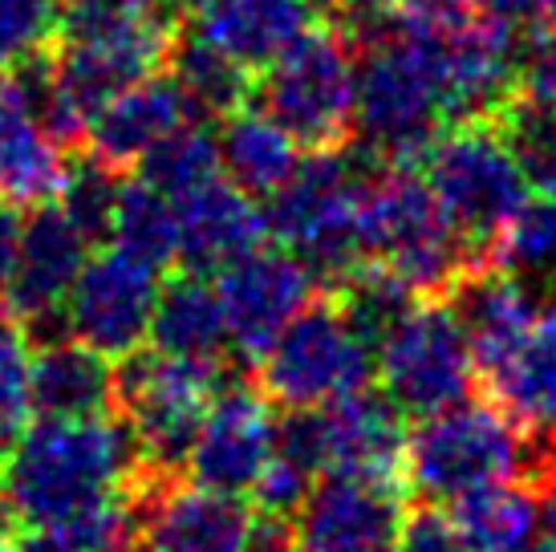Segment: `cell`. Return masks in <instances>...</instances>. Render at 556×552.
Here are the masks:
<instances>
[{"label": "cell", "instance_id": "37", "mask_svg": "<svg viewBox=\"0 0 556 552\" xmlns=\"http://www.w3.org/2000/svg\"><path fill=\"white\" fill-rule=\"evenodd\" d=\"M520 93L556 106V13L536 21L520 46Z\"/></svg>", "mask_w": 556, "mask_h": 552}, {"label": "cell", "instance_id": "12", "mask_svg": "<svg viewBox=\"0 0 556 552\" xmlns=\"http://www.w3.org/2000/svg\"><path fill=\"white\" fill-rule=\"evenodd\" d=\"M135 504V549L139 552H244L252 512L240 495L212 491L187 479H126Z\"/></svg>", "mask_w": 556, "mask_h": 552}, {"label": "cell", "instance_id": "39", "mask_svg": "<svg viewBox=\"0 0 556 552\" xmlns=\"http://www.w3.org/2000/svg\"><path fill=\"white\" fill-rule=\"evenodd\" d=\"M476 4L479 13L500 21V25H508V29H516V25H536V21L556 13V0H476Z\"/></svg>", "mask_w": 556, "mask_h": 552}, {"label": "cell", "instance_id": "6", "mask_svg": "<svg viewBox=\"0 0 556 552\" xmlns=\"http://www.w3.org/2000/svg\"><path fill=\"white\" fill-rule=\"evenodd\" d=\"M366 171L350 163V142L333 151H313L296 163L293 179L280 187L268 208V236L296 252L313 273L317 289H338L366 261L357 231V196Z\"/></svg>", "mask_w": 556, "mask_h": 552}, {"label": "cell", "instance_id": "14", "mask_svg": "<svg viewBox=\"0 0 556 552\" xmlns=\"http://www.w3.org/2000/svg\"><path fill=\"white\" fill-rule=\"evenodd\" d=\"M216 289L228 313L232 350L256 366L277 334L309 305L317 280L289 248H252L216 273Z\"/></svg>", "mask_w": 556, "mask_h": 552}, {"label": "cell", "instance_id": "42", "mask_svg": "<svg viewBox=\"0 0 556 552\" xmlns=\"http://www.w3.org/2000/svg\"><path fill=\"white\" fill-rule=\"evenodd\" d=\"M13 544H16V552H65L58 540L49 537L46 528H29V532H25V537H16Z\"/></svg>", "mask_w": 556, "mask_h": 552}, {"label": "cell", "instance_id": "2", "mask_svg": "<svg viewBox=\"0 0 556 552\" xmlns=\"http://www.w3.org/2000/svg\"><path fill=\"white\" fill-rule=\"evenodd\" d=\"M548 460V443L528 435L504 406L492 399H464L418 418L406 435V495L443 507L488 484L532 479Z\"/></svg>", "mask_w": 556, "mask_h": 552}, {"label": "cell", "instance_id": "21", "mask_svg": "<svg viewBox=\"0 0 556 552\" xmlns=\"http://www.w3.org/2000/svg\"><path fill=\"white\" fill-rule=\"evenodd\" d=\"M195 118H200V110L184 93V86L175 81V74H159L155 70V74L130 81L126 90H118L106 106L98 110L86 147L114 167H139V159L155 147L159 138H167L170 130L195 123Z\"/></svg>", "mask_w": 556, "mask_h": 552}, {"label": "cell", "instance_id": "34", "mask_svg": "<svg viewBox=\"0 0 556 552\" xmlns=\"http://www.w3.org/2000/svg\"><path fill=\"white\" fill-rule=\"evenodd\" d=\"M65 0H0V70L49 53L62 29Z\"/></svg>", "mask_w": 556, "mask_h": 552}, {"label": "cell", "instance_id": "29", "mask_svg": "<svg viewBox=\"0 0 556 552\" xmlns=\"http://www.w3.org/2000/svg\"><path fill=\"white\" fill-rule=\"evenodd\" d=\"M114 248L147 261L151 268H170L179 264V215L175 200H167L159 187L147 179H126L118 208H114V228H110Z\"/></svg>", "mask_w": 556, "mask_h": 552}, {"label": "cell", "instance_id": "32", "mask_svg": "<svg viewBox=\"0 0 556 552\" xmlns=\"http://www.w3.org/2000/svg\"><path fill=\"white\" fill-rule=\"evenodd\" d=\"M123 184V167H114V163H106V159H98L90 151L65 167L58 208L74 219V228L90 244H102V240H110V228H114V208H118Z\"/></svg>", "mask_w": 556, "mask_h": 552}, {"label": "cell", "instance_id": "15", "mask_svg": "<svg viewBox=\"0 0 556 552\" xmlns=\"http://www.w3.org/2000/svg\"><path fill=\"white\" fill-rule=\"evenodd\" d=\"M277 455V402L261 386L228 382L200 423L187 476L212 491L248 495Z\"/></svg>", "mask_w": 556, "mask_h": 552}, {"label": "cell", "instance_id": "11", "mask_svg": "<svg viewBox=\"0 0 556 552\" xmlns=\"http://www.w3.org/2000/svg\"><path fill=\"white\" fill-rule=\"evenodd\" d=\"M90 240L74 228V219L58 203H41L21 224L16 268L4 289V305L21 322L29 350L49 341L74 338L65 317V297L78 280L81 264L90 261Z\"/></svg>", "mask_w": 556, "mask_h": 552}, {"label": "cell", "instance_id": "43", "mask_svg": "<svg viewBox=\"0 0 556 552\" xmlns=\"http://www.w3.org/2000/svg\"><path fill=\"white\" fill-rule=\"evenodd\" d=\"M142 4H151V9H159V13H175V9H184L187 0H142Z\"/></svg>", "mask_w": 556, "mask_h": 552}, {"label": "cell", "instance_id": "27", "mask_svg": "<svg viewBox=\"0 0 556 552\" xmlns=\"http://www.w3.org/2000/svg\"><path fill=\"white\" fill-rule=\"evenodd\" d=\"M447 507L467 552H536V500L516 479L467 491Z\"/></svg>", "mask_w": 556, "mask_h": 552}, {"label": "cell", "instance_id": "30", "mask_svg": "<svg viewBox=\"0 0 556 552\" xmlns=\"http://www.w3.org/2000/svg\"><path fill=\"white\" fill-rule=\"evenodd\" d=\"M536 196H556V106L516 93L492 118Z\"/></svg>", "mask_w": 556, "mask_h": 552}, {"label": "cell", "instance_id": "17", "mask_svg": "<svg viewBox=\"0 0 556 552\" xmlns=\"http://www.w3.org/2000/svg\"><path fill=\"white\" fill-rule=\"evenodd\" d=\"M325 476H357L406 491V414L387 390H350L321 402Z\"/></svg>", "mask_w": 556, "mask_h": 552}, {"label": "cell", "instance_id": "7", "mask_svg": "<svg viewBox=\"0 0 556 552\" xmlns=\"http://www.w3.org/2000/svg\"><path fill=\"white\" fill-rule=\"evenodd\" d=\"M261 110H268L296 147L333 151L354 142L357 49L338 25L301 33L256 81Z\"/></svg>", "mask_w": 556, "mask_h": 552}, {"label": "cell", "instance_id": "25", "mask_svg": "<svg viewBox=\"0 0 556 552\" xmlns=\"http://www.w3.org/2000/svg\"><path fill=\"white\" fill-rule=\"evenodd\" d=\"M65 151L53 142L41 118L0 93V203L41 208L53 203L65 179Z\"/></svg>", "mask_w": 556, "mask_h": 552}, {"label": "cell", "instance_id": "40", "mask_svg": "<svg viewBox=\"0 0 556 552\" xmlns=\"http://www.w3.org/2000/svg\"><path fill=\"white\" fill-rule=\"evenodd\" d=\"M528 488L536 500V528L548 544H556V460L544 463L541 472L528 479Z\"/></svg>", "mask_w": 556, "mask_h": 552}, {"label": "cell", "instance_id": "38", "mask_svg": "<svg viewBox=\"0 0 556 552\" xmlns=\"http://www.w3.org/2000/svg\"><path fill=\"white\" fill-rule=\"evenodd\" d=\"M394 552H467V544L451 520V512H443L439 504H415L406 507Z\"/></svg>", "mask_w": 556, "mask_h": 552}, {"label": "cell", "instance_id": "5", "mask_svg": "<svg viewBox=\"0 0 556 552\" xmlns=\"http://www.w3.org/2000/svg\"><path fill=\"white\" fill-rule=\"evenodd\" d=\"M236 382L224 362H187L159 350H135L114 366V414H123L139 472L155 479H184L191 447L212 399Z\"/></svg>", "mask_w": 556, "mask_h": 552}, {"label": "cell", "instance_id": "44", "mask_svg": "<svg viewBox=\"0 0 556 552\" xmlns=\"http://www.w3.org/2000/svg\"><path fill=\"white\" fill-rule=\"evenodd\" d=\"M0 552H16V544H13V537H9V532H0Z\"/></svg>", "mask_w": 556, "mask_h": 552}, {"label": "cell", "instance_id": "23", "mask_svg": "<svg viewBox=\"0 0 556 552\" xmlns=\"http://www.w3.org/2000/svg\"><path fill=\"white\" fill-rule=\"evenodd\" d=\"M29 402L37 418L114 414V366L78 338L29 350Z\"/></svg>", "mask_w": 556, "mask_h": 552}, {"label": "cell", "instance_id": "9", "mask_svg": "<svg viewBox=\"0 0 556 552\" xmlns=\"http://www.w3.org/2000/svg\"><path fill=\"white\" fill-rule=\"evenodd\" d=\"M422 167L451 224L476 248L479 261L488 264L500 231L508 228L511 215L525 208L532 191L504 135L495 130L492 118L455 123L439 135Z\"/></svg>", "mask_w": 556, "mask_h": 552}, {"label": "cell", "instance_id": "35", "mask_svg": "<svg viewBox=\"0 0 556 552\" xmlns=\"http://www.w3.org/2000/svg\"><path fill=\"white\" fill-rule=\"evenodd\" d=\"M476 0H394L390 25L422 46H447L479 21Z\"/></svg>", "mask_w": 556, "mask_h": 552}, {"label": "cell", "instance_id": "45", "mask_svg": "<svg viewBox=\"0 0 556 552\" xmlns=\"http://www.w3.org/2000/svg\"><path fill=\"white\" fill-rule=\"evenodd\" d=\"M536 552H556V544H548V540H544V544H541Z\"/></svg>", "mask_w": 556, "mask_h": 552}, {"label": "cell", "instance_id": "24", "mask_svg": "<svg viewBox=\"0 0 556 552\" xmlns=\"http://www.w3.org/2000/svg\"><path fill=\"white\" fill-rule=\"evenodd\" d=\"M151 350L187 357V362H224V350L232 346L228 313L219 301V289L207 285L203 273H179L159 289L155 313H151Z\"/></svg>", "mask_w": 556, "mask_h": 552}, {"label": "cell", "instance_id": "26", "mask_svg": "<svg viewBox=\"0 0 556 552\" xmlns=\"http://www.w3.org/2000/svg\"><path fill=\"white\" fill-rule=\"evenodd\" d=\"M219 171L252 200H273L296 171V138L268 110H232L219 123Z\"/></svg>", "mask_w": 556, "mask_h": 552}, {"label": "cell", "instance_id": "13", "mask_svg": "<svg viewBox=\"0 0 556 552\" xmlns=\"http://www.w3.org/2000/svg\"><path fill=\"white\" fill-rule=\"evenodd\" d=\"M159 268L130 256L123 248L98 252L81 264L74 289L65 297L70 334L90 350L118 362L135 353L151 334V313L159 301Z\"/></svg>", "mask_w": 556, "mask_h": 552}, {"label": "cell", "instance_id": "20", "mask_svg": "<svg viewBox=\"0 0 556 552\" xmlns=\"http://www.w3.org/2000/svg\"><path fill=\"white\" fill-rule=\"evenodd\" d=\"M184 29L261 74L313 29L309 0H187Z\"/></svg>", "mask_w": 556, "mask_h": 552}, {"label": "cell", "instance_id": "28", "mask_svg": "<svg viewBox=\"0 0 556 552\" xmlns=\"http://www.w3.org/2000/svg\"><path fill=\"white\" fill-rule=\"evenodd\" d=\"M167 65L175 81L184 86V93L195 102L200 114H232V110L248 106V98L256 93V77L240 62H232L228 53H219L216 46H207L203 37L191 29H175L170 41Z\"/></svg>", "mask_w": 556, "mask_h": 552}, {"label": "cell", "instance_id": "4", "mask_svg": "<svg viewBox=\"0 0 556 552\" xmlns=\"http://www.w3.org/2000/svg\"><path fill=\"white\" fill-rule=\"evenodd\" d=\"M439 53L410 37H382L362 49L354 130L374 167H422L443 135Z\"/></svg>", "mask_w": 556, "mask_h": 552}, {"label": "cell", "instance_id": "3", "mask_svg": "<svg viewBox=\"0 0 556 552\" xmlns=\"http://www.w3.org/2000/svg\"><path fill=\"white\" fill-rule=\"evenodd\" d=\"M357 231L366 261L387 264L415 297H451L455 285L483 264L415 167L366 171L357 196Z\"/></svg>", "mask_w": 556, "mask_h": 552}, {"label": "cell", "instance_id": "33", "mask_svg": "<svg viewBox=\"0 0 556 552\" xmlns=\"http://www.w3.org/2000/svg\"><path fill=\"white\" fill-rule=\"evenodd\" d=\"M488 264L508 268L516 276L528 273H553L556 268V196L528 200L520 212L511 215V224L500 231L492 244Z\"/></svg>", "mask_w": 556, "mask_h": 552}, {"label": "cell", "instance_id": "8", "mask_svg": "<svg viewBox=\"0 0 556 552\" xmlns=\"http://www.w3.org/2000/svg\"><path fill=\"white\" fill-rule=\"evenodd\" d=\"M374 369H378V353L345 322L338 297L321 289L280 329L252 374L268 399L293 411V406H321L370 386Z\"/></svg>", "mask_w": 556, "mask_h": 552}, {"label": "cell", "instance_id": "19", "mask_svg": "<svg viewBox=\"0 0 556 552\" xmlns=\"http://www.w3.org/2000/svg\"><path fill=\"white\" fill-rule=\"evenodd\" d=\"M179 215V268L187 273H219L244 252L268 240V212L232 179H207L195 191L175 200Z\"/></svg>", "mask_w": 556, "mask_h": 552}, {"label": "cell", "instance_id": "22", "mask_svg": "<svg viewBox=\"0 0 556 552\" xmlns=\"http://www.w3.org/2000/svg\"><path fill=\"white\" fill-rule=\"evenodd\" d=\"M483 394L528 430V435H553L556 430V305H541L516 341L495 366L476 378Z\"/></svg>", "mask_w": 556, "mask_h": 552}, {"label": "cell", "instance_id": "16", "mask_svg": "<svg viewBox=\"0 0 556 552\" xmlns=\"http://www.w3.org/2000/svg\"><path fill=\"white\" fill-rule=\"evenodd\" d=\"M406 491L357 476H321L296 512V552H394Z\"/></svg>", "mask_w": 556, "mask_h": 552}, {"label": "cell", "instance_id": "36", "mask_svg": "<svg viewBox=\"0 0 556 552\" xmlns=\"http://www.w3.org/2000/svg\"><path fill=\"white\" fill-rule=\"evenodd\" d=\"M313 488V476L305 467H296L293 460L285 455H273L268 467L261 472V479L252 484V500H256V512H273V516H289L293 520L305 495Z\"/></svg>", "mask_w": 556, "mask_h": 552}, {"label": "cell", "instance_id": "31", "mask_svg": "<svg viewBox=\"0 0 556 552\" xmlns=\"http://www.w3.org/2000/svg\"><path fill=\"white\" fill-rule=\"evenodd\" d=\"M142 179L159 187L167 200H179L187 191H195L200 184L219 175V147L216 138L207 135L200 123H184L179 130H170L167 138H159L151 151L139 159Z\"/></svg>", "mask_w": 556, "mask_h": 552}, {"label": "cell", "instance_id": "41", "mask_svg": "<svg viewBox=\"0 0 556 552\" xmlns=\"http://www.w3.org/2000/svg\"><path fill=\"white\" fill-rule=\"evenodd\" d=\"M16 244H21V215H16V208L0 203V297H4L9 280H13Z\"/></svg>", "mask_w": 556, "mask_h": 552}, {"label": "cell", "instance_id": "1", "mask_svg": "<svg viewBox=\"0 0 556 552\" xmlns=\"http://www.w3.org/2000/svg\"><path fill=\"white\" fill-rule=\"evenodd\" d=\"M139 472V443L123 414L37 418L0 460L16 528H53L118 491Z\"/></svg>", "mask_w": 556, "mask_h": 552}, {"label": "cell", "instance_id": "46", "mask_svg": "<svg viewBox=\"0 0 556 552\" xmlns=\"http://www.w3.org/2000/svg\"><path fill=\"white\" fill-rule=\"evenodd\" d=\"M114 552H126V549H114Z\"/></svg>", "mask_w": 556, "mask_h": 552}, {"label": "cell", "instance_id": "18", "mask_svg": "<svg viewBox=\"0 0 556 552\" xmlns=\"http://www.w3.org/2000/svg\"><path fill=\"white\" fill-rule=\"evenodd\" d=\"M434 53L447 123L495 118L520 93V46L492 16H479L464 37L434 46Z\"/></svg>", "mask_w": 556, "mask_h": 552}, {"label": "cell", "instance_id": "10", "mask_svg": "<svg viewBox=\"0 0 556 552\" xmlns=\"http://www.w3.org/2000/svg\"><path fill=\"white\" fill-rule=\"evenodd\" d=\"M378 382L406 418H427L471 399L476 357L447 297H418L378 346Z\"/></svg>", "mask_w": 556, "mask_h": 552}]
</instances>
